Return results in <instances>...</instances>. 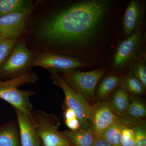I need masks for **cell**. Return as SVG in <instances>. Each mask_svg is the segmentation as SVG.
Here are the masks:
<instances>
[{"instance_id": "obj_12", "label": "cell", "mask_w": 146, "mask_h": 146, "mask_svg": "<svg viewBox=\"0 0 146 146\" xmlns=\"http://www.w3.org/2000/svg\"><path fill=\"white\" fill-rule=\"evenodd\" d=\"M141 9L138 2L131 1L126 9L123 18V29L125 34L129 36L139 25L141 19Z\"/></svg>"}, {"instance_id": "obj_23", "label": "cell", "mask_w": 146, "mask_h": 146, "mask_svg": "<svg viewBox=\"0 0 146 146\" xmlns=\"http://www.w3.org/2000/svg\"><path fill=\"white\" fill-rule=\"evenodd\" d=\"M131 73L135 78L141 82L146 89V67L145 61L143 60H141L136 63L132 69Z\"/></svg>"}, {"instance_id": "obj_17", "label": "cell", "mask_w": 146, "mask_h": 146, "mask_svg": "<svg viewBox=\"0 0 146 146\" xmlns=\"http://www.w3.org/2000/svg\"><path fill=\"white\" fill-rule=\"evenodd\" d=\"M125 124L119 120L105 130L100 136L112 146H121V136Z\"/></svg>"}, {"instance_id": "obj_6", "label": "cell", "mask_w": 146, "mask_h": 146, "mask_svg": "<svg viewBox=\"0 0 146 146\" xmlns=\"http://www.w3.org/2000/svg\"><path fill=\"white\" fill-rule=\"evenodd\" d=\"M31 66H39L50 72L66 71L85 66L78 59L54 53L46 52L37 54L32 60Z\"/></svg>"}, {"instance_id": "obj_25", "label": "cell", "mask_w": 146, "mask_h": 146, "mask_svg": "<svg viewBox=\"0 0 146 146\" xmlns=\"http://www.w3.org/2000/svg\"><path fill=\"white\" fill-rule=\"evenodd\" d=\"M66 125L72 131H76L82 128L80 122L77 118L70 120H65Z\"/></svg>"}, {"instance_id": "obj_24", "label": "cell", "mask_w": 146, "mask_h": 146, "mask_svg": "<svg viewBox=\"0 0 146 146\" xmlns=\"http://www.w3.org/2000/svg\"><path fill=\"white\" fill-rule=\"evenodd\" d=\"M136 134V141L133 146H146L145 125L137 124L132 127Z\"/></svg>"}, {"instance_id": "obj_8", "label": "cell", "mask_w": 146, "mask_h": 146, "mask_svg": "<svg viewBox=\"0 0 146 146\" xmlns=\"http://www.w3.org/2000/svg\"><path fill=\"white\" fill-rule=\"evenodd\" d=\"M33 7L0 17V35L5 39L16 41L23 32L27 18Z\"/></svg>"}, {"instance_id": "obj_27", "label": "cell", "mask_w": 146, "mask_h": 146, "mask_svg": "<svg viewBox=\"0 0 146 146\" xmlns=\"http://www.w3.org/2000/svg\"><path fill=\"white\" fill-rule=\"evenodd\" d=\"M64 116L65 120H70L77 118L72 110L68 108H67V109L65 110Z\"/></svg>"}, {"instance_id": "obj_18", "label": "cell", "mask_w": 146, "mask_h": 146, "mask_svg": "<svg viewBox=\"0 0 146 146\" xmlns=\"http://www.w3.org/2000/svg\"><path fill=\"white\" fill-rule=\"evenodd\" d=\"M119 85L122 89L133 95H141L144 93L145 88L143 84L135 78L131 72L120 79Z\"/></svg>"}, {"instance_id": "obj_19", "label": "cell", "mask_w": 146, "mask_h": 146, "mask_svg": "<svg viewBox=\"0 0 146 146\" xmlns=\"http://www.w3.org/2000/svg\"><path fill=\"white\" fill-rule=\"evenodd\" d=\"M120 78L117 76H107L102 82L98 90V97L101 99H106L112 91L119 84Z\"/></svg>"}, {"instance_id": "obj_16", "label": "cell", "mask_w": 146, "mask_h": 146, "mask_svg": "<svg viewBox=\"0 0 146 146\" xmlns=\"http://www.w3.org/2000/svg\"><path fill=\"white\" fill-rule=\"evenodd\" d=\"M33 7L30 2L23 0H0V17L9 13Z\"/></svg>"}, {"instance_id": "obj_9", "label": "cell", "mask_w": 146, "mask_h": 146, "mask_svg": "<svg viewBox=\"0 0 146 146\" xmlns=\"http://www.w3.org/2000/svg\"><path fill=\"white\" fill-rule=\"evenodd\" d=\"M119 117L106 102L94 105L89 120V127L96 136H99L113 123L119 121Z\"/></svg>"}, {"instance_id": "obj_1", "label": "cell", "mask_w": 146, "mask_h": 146, "mask_svg": "<svg viewBox=\"0 0 146 146\" xmlns=\"http://www.w3.org/2000/svg\"><path fill=\"white\" fill-rule=\"evenodd\" d=\"M107 6L103 1L78 3L45 22L40 27L39 35L44 39L58 43L86 39L99 24Z\"/></svg>"}, {"instance_id": "obj_10", "label": "cell", "mask_w": 146, "mask_h": 146, "mask_svg": "<svg viewBox=\"0 0 146 146\" xmlns=\"http://www.w3.org/2000/svg\"><path fill=\"white\" fill-rule=\"evenodd\" d=\"M140 36V32L137 29L127 39L120 43L114 58L115 68H123L133 60L138 50Z\"/></svg>"}, {"instance_id": "obj_2", "label": "cell", "mask_w": 146, "mask_h": 146, "mask_svg": "<svg viewBox=\"0 0 146 146\" xmlns=\"http://www.w3.org/2000/svg\"><path fill=\"white\" fill-rule=\"evenodd\" d=\"M37 80L32 72H26L10 80L0 81V99L10 104L22 113L32 118L33 107L30 97L34 94L30 91L20 90L19 86L27 83H35Z\"/></svg>"}, {"instance_id": "obj_11", "label": "cell", "mask_w": 146, "mask_h": 146, "mask_svg": "<svg viewBox=\"0 0 146 146\" xmlns=\"http://www.w3.org/2000/svg\"><path fill=\"white\" fill-rule=\"evenodd\" d=\"M20 134L21 146H40V140L36 133L32 118L15 109Z\"/></svg>"}, {"instance_id": "obj_20", "label": "cell", "mask_w": 146, "mask_h": 146, "mask_svg": "<svg viewBox=\"0 0 146 146\" xmlns=\"http://www.w3.org/2000/svg\"><path fill=\"white\" fill-rule=\"evenodd\" d=\"M125 115H128L135 119H144L146 116L145 106L138 100L131 99Z\"/></svg>"}, {"instance_id": "obj_22", "label": "cell", "mask_w": 146, "mask_h": 146, "mask_svg": "<svg viewBox=\"0 0 146 146\" xmlns=\"http://www.w3.org/2000/svg\"><path fill=\"white\" fill-rule=\"evenodd\" d=\"M136 141V134L132 127L126 126L123 128L121 136V146H133Z\"/></svg>"}, {"instance_id": "obj_4", "label": "cell", "mask_w": 146, "mask_h": 146, "mask_svg": "<svg viewBox=\"0 0 146 146\" xmlns=\"http://www.w3.org/2000/svg\"><path fill=\"white\" fill-rule=\"evenodd\" d=\"M53 82L63 90L67 107L72 110L81 124L82 128L89 127V120L94 105L84 99L69 86L57 72H50Z\"/></svg>"}, {"instance_id": "obj_5", "label": "cell", "mask_w": 146, "mask_h": 146, "mask_svg": "<svg viewBox=\"0 0 146 146\" xmlns=\"http://www.w3.org/2000/svg\"><path fill=\"white\" fill-rule=\"evenodd\" d=\"M105 72L103 69L86 72L72 70L63 72V78L74 91L89 102L94 98L97 84Z\"/></svg>"}, {"instance_id": "obj_26", "label": "cell", "mask_w": 146, "mask_h": 146, "mask_svg": "<svg viewBox=\"0 0 146 146\" xmlns=\"http://www.w3.org/2000/svg\"><path fill=\"white\" fill-rule=\"evenodd\" d=\"M92 146H112L101 136H97Z\"/></svg>"}, {"instance_id": "obj_13", "label": "cell", "mask_w": 146, "mask_h": 146, "mask_svg": "<svg viewBox=\"0 0 146 146\" xmlns=\"http://www.w3.org/2000/svg\"><path fill=\"white\" fill-rule=\"evenodd\" d=\"M60 132L74 146H92L97 136L90 127Z\"/></svg>"}, {"instance_id": "obj_14", "label": "cell", "mask_w": 146, "mask_h": 146, "mask_svg": "<svg viewBox=\"0 0 146 146\" xmlns=\"http://www.w3.org/2000/svg\"><path fill=\"white\" fill-rule=\"evenodd\" d=\"M130 100L127 92L120 88L115 92L108 104L115 115L118 117H122L125 116Z\"/></svg>"}, {"instance_id": "obj_3", "label": "cell", "mask_w": 146, "mask_h": 146, "mask_svg": "<svg viewBox=\"0 0 146 146\" xmlns=\"http://www.w3.org/2000/svg\"><path fill=\"white\" fill-rule=\"evenodd\" d=\"M36 133L44 146H72L68 138L58 130L59 121L56 116L39 111L32 115Z\"/></svg>"}, {"instance_id": "obj_28", "label": "cell", "mask_w": 146, "mask_h": 146, "mask_svg": "<svg viewBox=\"0 0 146 146\" xmlns=\"http://www.w3.org/2000/svg\"><path fill=\"white\" fill-rule=\"evenodd\" d=\"M4 39V38H3L2 36H1V35H0V42H1V41H2L3 40V39Z\"/></svg>"}, {"instance_id": "obj_15", "label": "cell", "mask_w": 146, "mask_h": 146, "mask_svg": "<svg viewBox=\"0 0 146 146\" xmlns=\"http://www.w3.org/2000/svg\"><path fill=\"white\" fill-rule=\"evenodd\" d=\"M0 146H21L14 123H8L0 128Z\"/></svg>"}, {"instance_id": "obj_21", "label": "cell", "mask_w": 146, "mask_h": 146, "mask_svg": "<svg viewBox=\"0 0 146 146\" xmlns=\"http://www.w3.org/2000/svg\"><path fill=\"white\" fill-rule=\"evenodd\" d=\"M16 42L9 39H4L0 42V65L8 57Z\"/></svg>"}, {"instance_id": "obj_7", "label": "cell", "mask_w": 146, "mask_h": 146, "mask_svg": "<svg viewBox=\"0 0 146 146\" xmlns=\"http://www.w3.org/2000/svg\"><path fill=\"white\" fill-rule=\"evenodd\" d=\"M32 54L23 42L16 43L10 54L2 64L1 73L5 75L21 72L31 65Z\"/></svg>"}]
</instances>
